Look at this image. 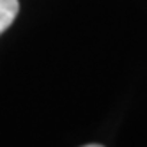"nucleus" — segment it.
Listing matches in <instances>:
<instances>
[{
  "mask_svg": "<svg viewBox=\"0 0 147 147\" xmlns=\"http://www.w3.org/2000/svg\"><path fill=\"white\" fill-rule=\"evenodd\" d=\"M18 11H20L18 0H0V36L13 25Z\"/></svg>",
  "mask_w": 147,
  "mask_h": 147,
  "instance_id": "f257e3e1",
  "label": "nucleus"
},
{
  "mask_svg": "<svg viewBox=\"0 0 147 147\" xmlns=\"http://www.w3.org/2000/svg\"><path fill=\"white\" fill-rule=\"evenodd\" d=\"M83 147H103V145H99V144H89V145H83Z\"/></svg>",
  "mask_w": 147,
  "mask_h": 147,
  "instance_id": "f03ea898",
  "label": "nucleus"
}]
</instances>
